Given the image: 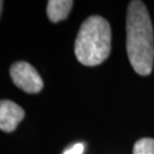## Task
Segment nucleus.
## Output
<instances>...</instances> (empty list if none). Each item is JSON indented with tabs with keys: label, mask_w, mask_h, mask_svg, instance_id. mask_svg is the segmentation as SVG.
Returning a JSON list of instances; mask_svg holds the SVG:
<instances>
[{
	"label": "nucleus",
	"mask_w": 154,
	"mask_h": 154,
	"mask_svg": "<svg viewBox=\"0 0 154 154\" xmlns=\"http://www.w3.org/2000/svg\"><path fill=\"white\" fill-rule=\"evenodd\" d=\"M73 1L71 0H50L47 5V15L53 23L65 20L72 9Z\"/></svg>",
	"instance_id": "39448f33"
},
{
	"label": "nucleus",
	"mask_w": 154,
	"mask_h": 154,
	"mask_svg": "<svg viewBox=\"0 0 154 154\" xmlns=\"http://www.w3.org/2000/svg\"><path fill=\"white\" fill-rule=\"evenodd\" d=\"M2 5H4V1L0 0V15H1V11H2Z\"/></svg>",
	"instance_id": "6e6552de"
},
{
	"label": "nucleus",
	"mask_w": 154,
	"mask_h": 154,
	"mask_svg": "<svg viewBox=\"0 0 154 154\" xmlns=\"http://www.w3.org/2000/svg\"><path fill=\"white\" fill-rule=\"evenodd\" d=\"M132 154H154V139L142 138L134 145Z\"/></svg>",
	"instance_id": "423d86ee"
},
{
	"label": "nucleus",
	"mask_w": 154,
	"mask_h": 154,
	"mask_svg": "<svg viewBox=\"0 0 154 154\" xmlns=\"http://www.w3.org/2000/svg\"><path fill=\"white\" fill-rule=\"evenodd\" d=\"M83 149H85V145L81 143H78L75 145H73L71 149H66L64 154H82Z\"/></svg>",
	"instance_id": "0eeeda50"
},
{
	"label": "nucleus",
	"mask_w": 154,
	"mask_h": 154,
	"mask_svg": "<svg viewBox=\"0 0 154 154\" xmlns=\"http://www.w3.org/2000/svg\"><path fill=\"white\" fill-rule=\"evenodd\" d=\"M127 53L132 69L149 75L154 62V35L149 14L144 2L134 0L127 11Z\"/></svg>",
	"instance_id": "f257e3e1"
},
{
	"label": "nucleus",
	"mask_w": 154,
	"mask_h": 154,
	"mask_svg": "<svg viewBox=\"0 0 154 154\" xmlns=\"http://www.w3.org/2000/svg\"><path fill=\"white\" fill-rule=\"evenodd\" d=\"M9 72L13 82L25 93L38 94L44 88V81L40 74L28 62L14 63Z\"/></svg>",
	"instance_id": "7ed1b4c3"
},
{
	"label": "nucleus",
	"mask_w": 154,
	"mask_h": 154,
	"mask_svg": "<svg viewBox=\"0 0 154 154\" xmlns=\"http://www.w3.org/2000/svg\"><path fill=\"white\" fill-rule=\"evenodd\" d=\"M111 28L102 16L88 17L78 32L74 53L78 61L87 66L98 65L109 57L111 51Z\"/></svg>",
	"instance_id": "f03ea898"
},
{
	"label": "nucleus",
	"mask_w": 154,
	"mask_h": 154,
	"mask_svg": "<svg viewBox=\"0 0 154 154\" xmlns=\"http://www.w3.org/2000/svg\"><path fill=\"white\" fill-rule=\"evenodd\" d=\"M24 110L16 103L8 99L0 100V130L5 132L14 131L24 119Z\"/></svg>",
	"instance_id": "20e7f679"
}]
</instances>
